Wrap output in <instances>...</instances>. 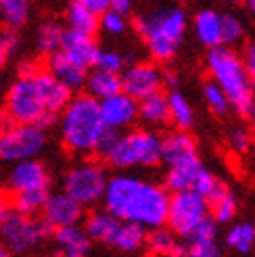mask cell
<instances>
[{
  "instance_id": "6da1fadb",
  "label": "cell",
  "mask_w": 255,
  "mask_h": 257,
  "mask_svg": "<svg viewBox=\"0 0 255 257\" xmlns=\"http://www.w3.org/2000/svg\"><path fill=\"white\" fill-rule=\"evenodd\" d=\"M170 192L151 180L117 174L109 178L103 197L105 209L119 220L136 222L147 230L168 224Z\"/></svg>"
},
{
  "instance_id": "7a4b0ae2",
  "label": "cell",
  "mask_w": 255,
  "mask_h": 257,
  "mask_svg": "<svg viewBox=\"0 0 255 257\" xmlns=\"http://www.w3.org/2000/svg\"><path fill=\"white\" fill-rule=\"evenodd\" d=\"M61 140L75 155H92L100 136L107 132V123L100 113V100L92 94L73 96L61 111Z\"/></svg>"
},
{
  "instance_id": "3957f363",
  "label": "cell",
  "mask_w": 255,
  "mask_h": 257,
  "mask_svg": "<svg viewBox=\"0 0 255 257\" xmlns=\"http://www.w3.org/2000/svg\"><path fill=\"white\" fill-rule=\"evenodd\" d=\"M186 13L178 7H161L151 13H145L136 19V32L143 38L149 55L168 63L176 57L184 36H186Z\"/></svg>"
},
{
  "instance_id": "277c9868",
  "label": "cell",
  "mask_w": 255,
  "mask_h": 257,
  "mask_svg": "<svg viewBox=\"0 0 255 257\" xmlns=\"http://www.w3.org/2000/svg\"><path fill=\"white\" fill-rule=\"evenodd\" d=\"M205 65L211 80L220 84L230 98L232 109L240 115H249L255 100V86L245 61L230 46H215L209 48Z\"/></svg>"
},
{
  "instance_id": "5b68a950",
  "label": "cell",
  "mask_w": 255,
  "mask_h": 257,
  "mask_svg": "<svg viewBox=\"0 0 255 257\" xmlns=\"http://www.w3.org/2000/svg\"><path fill=\"white\" fill-rule=\"evenodd\" d=\"M163 138L153 127L128 130L119 134L117 145L109 155L107 163L115 170H132V168H153L161 161Z\"/></svg>"
},
{
  "instance_id": "8992f818",
  "label": "cell",
  "mask_w": 255,
  "mask_h": 257,
  "mask_svg": "<svg viewBox=\"0 0 255 257\" xmlns=\"http://www.w3.org/2000/svg\"><path fill=\"white\" fill-rule=\"evenodd\" d=\"M5 102H7L5 107L15 117L17 123H36L44 127V130L55 125L57 113L46 109L34 78H21L19 75V80L9 88Z\"/></svg>"
},
{
  "instance_id": "52a82bcc",
  "label": "cell",
  "mask_w": 255,
  "mask_h": 257,
  "mask_svg": "<svg viewBox=\"0 0 255 257\" xmlns=\"http://www.w3.org/2000/svg\"><path fill=\"white\" fill-rule=\"evenodd\" d=\"M50 228L44 220L38 222L34 215L19 209H9L0 217V242H5L11 253H28L36 249L50 234Z\"/></svg>"
},
{
  "instance_id": "ba28073f",
  "label": "cell",
  "mask_w": 255,
  "mask_h": 257,
  "mask_svg": "<svg viewBox=\"0 0 255 257\" xmlns=\"http://www.w3.org/2000/svg\"><path fill=\"white\" fill-rule=\"evenodd\" d=\"M209 201L199 190H176L170 197V211H168V226L178 236H190L197 226L209 217Z\"/></svg>"
},
{
  "instance_id": "9c48e42d",
  "label": "cell",
  "mask_w": 255,
  "mask_h": 257,
  "mask_svg": "<svg viewBox=\"0 0 255 257\" xmlns=\"http://www.w3.org/2000/svg\"><path fill=\"white\" fill-rule=\"evenodd\" d=\"M109 178L105 170L94 161H82L65 174L63 178V190L80 201L84 207H92L98 201H103L107 190Z\"/></svg>"
},
{
  "instance_id": "30bf717a",
  "label": "cell",
  "mask_w": 255,
  "mask_h": 257,
  "mask_svg": "<svg viewBox=\"0 0 255 257\" xmlns=\"http://www.w3.org/2000/svg\"><path fill=\"white\" fill-rule=\"evenodd\" d=\"M46 147V130L36 123H15L0 134V161L17 163L38 157Z\"/></svg>"
},
{
  "instance_id": "8fae6325",
  "label": "cell",
  "mask_w": 255,
  "mask_h": 257,
  "mask_svg": "<svg viewBox=\"0 0 255 257\" xmlns=\"http://www.w3.org/2000/svg\"><path fill=\"white\" fill-rule=\"evenodd\" d=\"M121 84L128 94H132L136 100H143L151 94L161 92L165 84V73L153 63H134L121 71Z\"/></svg>"
},
{
  "instance_id": "7c38bea8",
  "label": "cell",
  "mask_w": 255,
  "mask_h": 257,
  "mask_svg": "<svg viewBox=\"0 0 255 257\" xmlns=\"http://www.w3.org/2000/svg\"><path fill=\"white\" fill-rule=\"evenodd\" d=\"M100 113H103V119L109 130L121 132L134 121H138V100L132 94H128L125 90H121V92L100 100Z\"/></svg>"
},
{
  "instance_id": "4fadbf2b",
  "label": "cell",
  "mask_w": 255,
  "mask_h": 257,
  "mask_svg": "<svg viewBox=\"0 0 255 257\" xmlns=\"http://www.w3.org/2000/svg\"><path fill=\"white\" fill-rule=\"evenodd\" d=\"M82 209L84 205L80 201H75L71 195H67L65 190L63 192H55L50 195L44 209H42V220L53 228H63V226H71L78 224L82 220Z\"/></svg>"
},
{
  "instance_id": "5bb4252c",
  "label": "cell",
  "mask_w": 255,
  "mask_h": 257,
  "mask_svg": "<svg viewBox=\"0 0 255 257\" xmlns=\"http://www.w3.org/2000/svg\"><path fill=\"white\" fill-rule=\"evenodd\" d=\"M50 176L36 157L13 163V170L9 174V190L15 195L21 190H32V188H48Z\"/></svg>"
},
{
  "instance_id": "9a60e30c",
  "label": "cell",
  "mask_w": 255,
  "mask_h": 257,
  "mask_svg": "<svg viewBox=\"0 0 255 257\" xmlns=\"http://www.w3.org/2000/svg\"><path fill=\"white\" fill-rule=\"evenodd\" d=\"M186 245L180 247L178 255H190V257H218L220 245H218V222L213 217H205L197 230L190 236L184 238Z\"/></svg>"
},
{
  "instance_id": "2e32d148",
  "label": "cell",
  "mask_w": 255,
  "mask_h": 257,
  "mask_svg": "<svg viewBox=\"0 0 255 257\" xmlns=\"http://www.w3.org/2000/svg\"><path fill=\"white\" fill-rule=\"evenodd\" d=\"M34 82L38 86V92H40L46 109L53 111V113H61L71 102V98H73L71 96L73 90L65 82H61L55 73H50L48 69L38 71L34 75Z\"/></svg>"
},
{
  "instance_id": "e0dca14e",
  "label": "cell",
  "mask_w": 255,
  "mask_h": 257,
  "mask_svg": "<svg viewBox=\"0 0 255 257\" xmlns=\"http://www.w3.org/2000/svg\"><path fill=\"white\" fill-rule=\"evenodd\" d=\"M46 69L50 73H55L61 82H65L71 90H80L86 88L88 82V67L75 63L69 55H65L63 50H57V53L48 55L46 59Z\"/></svg>"
},
{
  "instance_id": "ac0fdd59",
  "label": "cell",
  "mask_w": 255,
  "mask_h": 257,
  "mask_svg": "<svg viewBox=\"0 0 255 257\" xmlns=\"http://www.w3.org/2000/svg\"><path fill=\"white\" fill-rule=\"evenodd\" d=\"M147 234L149 230L145 226H140L136 222L119 220L111 238L107 240V247L123 251V253H138L140 249L147 247Z\"/></svg>"
},
{
  "instance_id": "d6986e66",
  "label": "cell",
  "mask_w": 255,
  "mask_h": 257,
  "mask_svg": "<svg viewBox=\"0 0 255 257\" xmlns=\"http://www.w3.org/2000/svg\"><path fill=\"white\" fill-rule=\"evenodd\" d=\"M61 50L65 55H69L75 63H80L84 67H94L96 57H98V44L94 40V36H88V34H80V32H73L67 30L65 34V40H63Z\"/></svg>"
},
{
  "instance_id": "ffe728a7",
  "label": "cell",
  "mask_w": 255,
  "mask_h": 257,
  "mask_svg": "<svg viewBox=\"0 0 255 257\" xmlns=\"http://www.w3.org/2000/svg\"><path fill=\"white\" fill-rule=\"evenodd\" d=\"M55 242L61 251V255L67 257H86L92 249V238L86 232V228H80L78 224L63 226L55 230Z\"/></svg>"
},
{
  "instance_id": "44dd1931",
  "label": "cell",
  "mask_w": 255,
  "mask_h": 257,
  "mask_svg": "<svg viewBox=\"0 0 255 257\" xmlns=\"http://www.w3.org/2000/svg\"><path fill=\"white\" fill-rule=\"evenodd\" d=\"M138 121L145 127H163L172 121V111H170V98L163 92L151 94L143 100H138Z\"/></svg>"
},
{
  "instance_id": "7402d4cb",
  "label": "cell",
  "mask_w": 255,
  "mask_h": 257,
  "mask_svg": "<svg viewBox=\"0 0 255 257\" xmlns=\"http://www.w3.org/2000/svg\"><path fill=\"white\" fill-rule=\"evenodd\" d=\"M168 168L170 170H168V174H165V186H168V190H172V192L195 188L201 174L205 172V165L201 163L199 155L193 157V159L168 165Z\"/></svg>"
},
{
  "instance_id": "603a6c76",
  "label": "cell",
  "mask_w": 255,
  "mask_h": 257,
  "mask_svg": "<svg viewBox=\"0 0 255 257\" xmlns=\"http://www.w3.org/2000/svg\"><path fill=\"white\" fill-rule=\"evenodd\" d=\"M193 157H197V143L188 134V130H178V132L163 136L161 161L165 165H174V163H180Z\"/></svg>"
},
{
  "instance_id": "cb8c5ba5",
  "label": "cell",
  "mask_w": 255,
  "mask_h": 257,
  "mask_svg": "<svg viewBox=\"0 0 255 257\" xmlns=\"http://www.w3.org/2000/svg\"><path fill=\"white\" fill-rule=\"evenodd\" d=\"M195 36L207 48L222 46V13L205 9L195 17Z\"/></svg>"
},
{
  "instance_id": "d4e9b609",
  "label": "cell",
  "mask_w": 255,
  "mask_h": 257,
  "mask_svg": "<svg viewBox=\"0 0 255 257\" xmlns=\"http://www.w3.org/2000/svg\"><path fill=\"white\" fill-rule=\"evenodd\" d=\"M65 21H67V30L88 34V36H94L100 28V15L98 13L92 11L90 7L78 3V0H73V3L67 7Z\"/></svg>"
},
{
  "instance_id": "484cf974",
  "label": "cell",
  "mask_w": 255,
  "mask_h": 257,
  "mask_svg": "<svg viewBox=\"0 0 255 257\" xmlns=\"http://www.w3.org/2000/svg\"><path fill=\"white\" fill-rule=\"evenodd\" d=\"M86 90L88 94H92L94 98L103 100L109 98L113 94H117L123 90L121 84V73L115 71H107V69H98L94 67L92 73H88V82H86Z\"/></svg>"
},
{
  "instance_id": "4316f807",
  "label": "cell",
  "mask_w": 255,
  "mask_h": 257,
  "mask_svg": "<svg viewBox=\"0 0 255 257\" xmlns=\"http://www.w3.org/2000/svg\"><path fill=\"white\" fill-rule=\"evenodd\" d=\"M67 28L61 21L55 19H46L44 23H40V28L36 32V46L42 55H53L57 50H61L63 40H65Z\"/></svg>"
},
{
  "instance_id": "83f0119b",
  "label": "cell",
  "mask_w": 255,
  "mask_h": 257,
  "mask_svg": "<svg viewBox=\"0 0 255 257\" xmlns=\"http://www.w3.org/2000/svg\"><path fill=\"white\" fill-rule=\"evenodd\" d=\"M151 255H178L180 245H178V234L168 226H157L151 228L147 234V247H145Z\"/></svg>"
},
{
  "instance_id": "f1b7e54d",
  "label": "cell",
  "mask_w": 255,
  "mask_h": 257,
  "mask_svg": "<svg viewBox=\"0 0 255 257\" xmlns=\"http://www.w3.org/2000/svg\"><path fill=\"white\" fill-rule=\"evenodd\" d=\"M117 222H119L117 215H113L107 209H100V211H94V213H90V215L86 217L84 228H86V232L90 234L92 240L105 242V245H107V240L111 238V234H113V230H115Z\"/></svg>"
},
{
  "instance_id": "f546056e",
  "label": "cell",
  "mask_w": 255,
  "mask_h": 257,
  "mask_svg": "<svg viewBox=\"0 0 255 257\" xmlns=\"http://www.w3.org/2000/svg\"><path fill=\"white\" fill-rule=\"evenodd\" d=\"M30 19V0H0V23L9 30L23 28Z\"/></svg>"
},
{
  "instance_id": "4dcf8cb0",
  "label": "cell",
  "mask_w": 255,
  "mask_h": 257,
  "mask_svg": "<svg viewBox=\"0 0 255 257\" xmlns=\"http://www.w3.org/2000/svg\"><path fill=\"white\" fill-rule=\"evenodd\" d=\"M226 247L240 255H249L255 247V226L249 222H238L226 232Z\"/></svg>"
},
{
  "instance_id": "1f68e13d",
  "label": "cell",
  "mask_w": 255,
  "mask_h": 257,
  "mask_svg": "<svg viewBox=\"0 0 255 257\" xmlns=\"http://www.w3.org/2000/svg\"><path fill=\"white\" fill-rule=\"evenodd\" d=\"M170 98V111H172V123L178 127V130H190L195 123V111L190 107L188 98L178 92V90H172L168 94Z\"/></svg>"
},
{
  "instance_id": "d6a6232c",
  "label": "cell",
  "mask_w": 255,
  "mask_h": 257,
  "mask_svg": "<svg viewBox=\"0 0 255 257\" xmlns=\"http://www.w3.org/2000/svg\"><path fill=\"white\" fill-rule=\"evenodd\" d=\"M50 197L48 188H32V190H21L15 192V199H13V207L28 213V215H36L38 211L44 209V205Z\"/></svg>"
},
{
  "instance_id": "836d02e7",
  "label": "cell",
  "mask_w": 255,
  "mask_h": 257,
  "mask_svg": "<svg viewBox=\"0 0 255 257\" xmlns=\"http://www.w3.org/2000/svg\"><path fill=\"white\" fill-rule=\"evenodd\" d=\"M236 209H238L236 197H234L228 188L222 192V195H218L215 199L209 201L211 217H213V220L218 222V224H228V222H232V220H234V215H236Z\"/></svg>"
},
{
  "instance_id": "e575fe53",
  "label": "cell",
  "mask_w": 255,
  "mask_h": 257,
  "mask_svg": "<svg viewBox=\"0 0 255 257\" xmlns=\"http://www.w3.org/2000/svg\"><path fill=\"white\" fill-rule=\"evenodd\" d=\"M203 96H205V102H207L209 111L215 113V115H226L228 111L232 109L228 94L222 90V86L215 84L213 80L205 84V88H203Z\"/></svg>"
},
{
  "instance_id": "d590c367",
  "label": "cell",
  "mask_w": 255,
  "mask_h": 257,
  "mask_svg": "<svg viewBox=\"0 0 255 257\" xmlns=\"http://www.w3.org/2000/svg\"><path fill=\"white\" fill-rule=\"evenodd\" d=\"M100 30L111 36H121L128 30V19L123 13L115 9H107L105 13H100Z\"/></svg>"
},
{
  "instance_id": "8d00e7d4",
  "label": "cell",
  "mask_w": 255,
  "mask_h": 257,
  "mask_svg": "<svg viewBox=\"0 0 255 257\" xmlns=\"http://www.w3.org/2000/svg\"><path fill=\"white\" fill-rule=\"evenodd\" d=\"M245 28L234 15H222V46H232L243 40Z\"/></svg>"
},
{
  "instance_id": "74e56055",
  "label": "cell",
  "mask_w": 255,
  "mask_h": 257,
  "mask_svg": "<svg viewBox=\"0 0 255 257\" xmlns=\"http://www.w3.org/2000/svg\"><path fill=\"white\" fill-rule=\"evenodd\" d=\"M94 67L98 69H107V71H115V73H121L125 69V59L121 53L117 50H111V48H100L98 50V57H96V63Z\"/></svg>"
},
{
  "instance_id": "f35d334b",
  "label": "cell",
  "mask_w": 255,
  "mask_h": 257,
  "mask_svg": "<svg viewBox=\"0 0 255 257\" xmlns=\"http://www.w3.org/2000/svg\"><path fill=\"white\" fill-rule=\"evenodd\" d=\"M117 138H119V132L117 130H109L107 127V132L100 136V140H98V145H96V149H94V155H98L100 159H109V155L113 153V149H115V145H117Z\"/></svg>"
},
{
  "instance_id": "ab89813d",
  "label": "cell",
  "mask_w": 255,
  "mask_h": 257,
  "mask_svg": "<svg viewBox=\"0 0 255 257\" xmlns=\"http://www.w3.org/2000/svg\"><path fill=\"white\" fill-rule=\"evenodd\" d=\"M13 32H15V30H9V28L5 32H0V69L7 65L11 50L15 48V44H17V38H15V34H13Z\"/></svg>"
},
{
  "instance_id": "60d3db41",
  "label": "cell",
  "mask_w": 255,
  "mask_h": 257,
  "mask_svg": "<svg viewBox=\"0 0 255 257\" xmlns=\"http://www.w3.org/2000/svg\"><path fill=\"white\" fill-rule=\"evenodd\" d=\"M230 149L234 151V153H238V155H243V153H247L249 151V147H251V134L247 132V130H240V127H236V130H232L230 132Z\"/></svg>"
},
{
  "instance_id": "b9f144b4",
  "label": "cell",
  "mask_w": 255,
  "mask_h": 257,
  "mask_svg": "<svg viewBox=\"0 0 255 257\" xmlns=\"http://www.w3.org/2000/svg\"><path fill=\"white\" fill-rule=\"evenodd\" d=\"M17 121H15V117L9 113V109L5 107V109H0V134H5V132H9L13 125H15Z\"/></svg>"
},
{
  "instance_id": "7bdbcfd3",
  "label": "cell",
  "mask_w": 255,
  "mask_h": 257,
  "mask_svg": "<svg viewBox=\"0 0 255 257\" xmlns=\"http://www.w3.org/2000/svg\"><path fill=\"white\" fill-rule=\"evenodd\" d=\"M78 3L90 7L92 11L98 13V15H100V13H105L107 9H111V0H78Z\"/></svg>"
},
{
  "instance_id": "ee69618b",
  "label": "cell",
  "mask_w": 255,
  "mask_h": 257,
  "mask_svg": "<svg viewBox=\"0 0 255 257\" xmlns=\"http://www.w3.org/2000/svg\"><path fill=\"white\" fill-rule=\"evenodd\" d=\"M243 61H245V65L251 73V78L255 82V44H251L247 50H245V55H243Z\"/></svg>"
},
{
  "instance_id": "f6af8a7d",
  "label": "cell",
  "mask_w": 255,
  "mask_h": 257,
  "mask_svg": "<svg viewBox=\"0 0 255 257\" xmlns=\"http://www.w3.org/2000/svg\"><path fill=\"white\" fill-rule=\"evenodd\" d=\"M40 71L38 69V65L34 61H25V63H21V67H19V75L21 78H34V75Z\"/></svg>"
},
{
  "instance_id": "bcb514c9",
  "label": "cell",
  "mask_w": 255,
  "mask_h": 257,
  "mask_svg": "<svg viewBox=\"0 0 255 257\" xmlns=\"http://www.w3.org/2000/svg\"><path fill=\"white\" fill-rule=\"evenodd\" d=\"M111 9H115L123 15H128L134 9V0H111Z\"/></svg>"
},
{
  "instance_id": "7dc6e473",
  "label": "cell",
  "mask_w": 255,
  "mask_h": 257,
  "mask_svg": "<svg viewBox=\"0 0 255 257\" xmlns=\"http://www.w3.org/2000/svg\"><path fill=\"white\" fill-rule=\"evenodd\" d=\"M9 209H13V203H11V201H9V199L3 195V192H0V217H3V215H5Z\"/></svg>"
},
{
  "instance_id": "c3c4849f",
  "label": "cell",
  "mask_w": 255,
  "mask_h": 257,
  "mask_svg": "<svg viewBox=\"0 0 255 257\" xmlns=\"http://www.w3.org/2000/svg\"><path fill=\"white\" fill-rule=\"evenodd\" d=\"M165 84H168V86H172V88H176V84H178L176 75H174V73H165Z\"/></svg>"
},
{
  "instance_id": "681fc988",
  "label": "cell",
  "mask_w": 255,
  "mask_h": 257,
  "mask_svg": "<svg viewBox=\"0 0 255 257\" xmlns=\"http://www.w3.org/2000/svg\"><path fill=\"white\" fill-rule=\"evenodd\" d=\"M249 119H251V130H253V136H255V100H253V107L249 111Z\"/></svg>"
},
{
  "instance_id": "f907efd6",
  "label": "cell",
  "mask_w": 255,
  "mask_h": 257,
  "mask_svg": "<svg viewBox=\"0 0 255 257\" xmlns=\"http://www.w3.org/2000/svg\"><path fill=\"white\" fill-rule=\"evenodd\" d=\"M7 255H11V251H9V247L5 245V242H0V257H7Z\"/></svg>"
},
{
  "instance_id": "816d5d0a",
  "label": "cell",
  "mask_w": 255,
  "mask_h": 257,
  "mask_svg": "<svg viewBox=\"0 0 255 257\" xmlns=\"http://www.w3.org/2000/svg\"><path fill=\"white\" fill-rule=\"evenodd\" d=\"M243 3L247 5V9L253 13V15H255V0H243Z\"/></svg>"
}]
</instances>
